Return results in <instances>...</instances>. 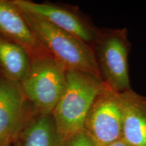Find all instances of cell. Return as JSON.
<instances>
[{
	"instance_id": "7c38bea8",
	"label": "cell",
	"mask_w": 146,
	"mask_h": 146,
	"mask_svg": "<svg viewBox=\"0 0 146 146\" xmlns=\"http://www.w3.org/2000/svg\"><path fill=\"white\" fill-rule=\"evenodd\" d=\"M63 146H98L86 131H80L64 140Z\"/></svg>"
},
{
	"instance_id": "5b68a950",
	"label": "cell",
	"mask_w": 146,
	"mask_h": 146,
	"mask_svg": "<svg viewBox=\"0 0 146 146\" xmlns=\"http://www.w3.org/2000/svg\"><path fill=\"white\" fill-rule=\"evenodd\" d=\"M123 124L120 94L106 85L89 110L84 129L98 146H105L123 138Z\"/></svg>"
},
{
	"instance_id": "8fae6325",
	"label": "cell",
	"mask_w": 146,
	"mask_h": 146,
	"mask_svg": "<svg viewBox=\"0 0 146 146\" xmlns=\"http://www.w3.org/2000/svg\"><path fill=\"white\" fill-rule=\"evenodd\" d=\"M21 146H63L52 115L35 116L29 121L18 138Z\"/></svg>"
},
{
	"instance_id": "277c9868",
	"label": "cell",
	"mask_w": 146,
	"mask_h": 146,
	"mask_svg": "<svg viewBox=\"0 0 146 146\" xmlns=\"http://www.w3.org/2000/svg\"><path fill=\"white\" fill-rule=\"evenodd\" d=\"M131 47L126 28H100L93 45L100 78L119 94L131 89L128 63Z\"/></svg>"
},
{
	"instance_id": "52a82bcc",
	"label": "cell",
	"mask_w": 146,
	"mask_h": 146,
	"mask_svg": "<svg viewBox=\"0 0 146 146\" xmlns=\"http://www.w3.org/2000/svg\"><path fill=\"white\" fill-rule=\"evenodd\" d=\"M34 116L21 83L0 73V141L9 146L13 145Z\"/></svg>"
},
{
	"instance_id": "30bf717a",
	"label": "cell",
	"mask_w": 146,
	"mask_h": 146,
	"mask_svg": "<svg viewBox=\"0 0 146 146\" xmlns=\"http://www.w3.org/2000/svg\"><path fill=\"white\" fill-rule=\"evenodd\" d=\"M31 61L24 49L0 35V73L21 83L30 70Z\"/></svg>"
},
{
	"instance_id": "ba28073f",
	"label": "cell",
	"mask_w": 146,
	"mask_h": 146,
	"mask_svg": "<svg viewBox=\"0 0 146 146\" xmlns=\"http://www.w3.org/2000/svg\"><path fill=\"white\" fill-rule=\"evenodd\" d=\"M0 35L24 49L31 61L52 56L40 43L12 0H0Z\"/></svg>"
},
{
	"instance_id": "7a4b0ae2",
	"label": "cell",
	"mask_w": 146,
	"mask_h": 146,
	"mask_svg": "<svg viewBox=\"0 0 146 146\" xmlns=\"http://www.w3.org/2000/svg\"><path fill=\"white\" fill-rule=\"evenodd\" d=\"M19 10L41 45L67 70L79 71L100 77L94 48L91 45L39 16Z\"/></svg>"
},
{
	"instance_id": "8992f818",
	"label": "cell",
	"mask_w": 146,
	"mask_h": 146,
	"mask_svg": "<svg viewBox=\"0 0 146 146\" xmlns=\"http://www.w3.org/2000/svg\"><path fill=\"white\" fill-rule=\"evenodd\" d=\"M21 10L35 14L58 28L77 36L93 47L100 28L95 26L76 6L64 3L35 2L30 0H12Z\"/></svg>"
},
{
	"instance_id": "4fadbf2b",
	"label": "cell",
	"mask_w": 146,
	"mask_h": 146,
	"mask_svg": "<svg viewBox=\"0 0 146 146\" xmlns=\"http://www.w3.org/2000/svg\"><path fill=\"white\" fill-rule=\"evenodd\" d=\"M105 146H131L129 143H127L123 139H120L119 140L113 142V143L108 144V145Z\"/></svg>"
},
{
	"instance_id": "9c48e42d",
	"label": "cell",
	"mask_w": 146,
	"mask_h": 146,
	"mask_svg": "<svg viewBox=\"0 0 146 146\" xmlns=\"http://www.w3.org/2000/svg\"><path fill=\"white\" fill-rule=\"evenodd\" d=\"M123 138L131 146H146V96L132 89L120 94Z\"/></svg>"
},
{
	"instance_id": "5bb4252c",
	"label": "cell",
	"mask_w": 146,
	"mask_h": 146,
	"mask_svg": "<svg viewBox=\"0 0 146 146\" xmlns=\"http://www.w3.org/2000/svg\"><path fill=\"white\" fill-rule=\"evenodd\" d=\"M12 146H21V142H20L19 140H17L16 142H14V143H13V145H12Z\"/></svg>"
},
{
	"instance_id": "6da1fadb",
	"label": "cell",
	"mask_w": 146,
	"mask_h": 146,
	"mask_svg": "<svg viewBox=\"0 0 146 146\" xmlns=\"http://www.w3.org/2000/svg\"><path fill=\"white\" fill-rule=\"evenodd\" d=\"M66 76L65 91L52 114L64 141L84 130L91 106L106 85L99 76L86 72L67 70Z\"/></svg>"
},
{
	"instance_id": "3957f363",
	"label": "cell",
	"mask_w": 146,
	"mask_h": 146,
	"mask_svg": "<svg viewBox=\"0 0 146 146\" xmlns=\"http://www.w3.org/2000/svg\"><path fill=\"white\" fill-rule=\"evenodd\" d=\"M66 72L52 56L31 61L30 70L21 84L34 116L52 115L66 87Z\"/></svg>"
},
{
	"instance_id": "9a60e30c",
	"label": "cell",
	"mask_w": 146,
	"mask_h": 146,
	"mask_svg": "<svg viewBox=\"0 0 146 146\" xmlns=\"http://www.w3.org/2000/svg\"><path fill=\"white\" fill-rule=\"evenodd\" d=\"M0 146H9V145H7V144L4 143H3V142L0 141Z\"/></svg>"
}]
</instances>
